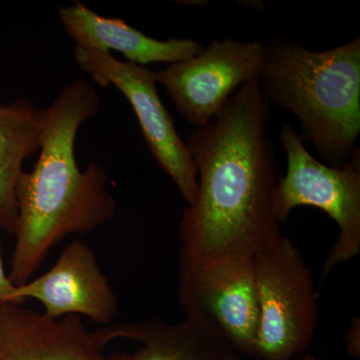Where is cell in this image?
<instances>
[{"label":"cell","instance_id":"cell-8","mask_svg":"<svg viewBox=\"0 0 360 360\" xmlns=\"http://www.w3.org/2000/svg\"><path fill=\"white\" fill-rule=\"evenodd\" d=\"M177 297L186 319L251 356L259 323L255 257L224 258L179 276Z\"/></svg>","mask_w":360,"mask_h":360},{"label":"cell","instance_id":"cell-11","mask_svg":"<svg viewBox=\"0 0 360 360\" xmlns=\"http://www.w3.org/2000/svg\"><path fill=\"white\" fill-rule=\"evenodd\" d=\"M61 25L75 46L103 52L115 51L137 65L179 63L200 53L202 45L189 39L162 41L149 37L122 20L103 18L82 2L58 11Z\"/></svg>","mask_w":360,"mask_h":360},{"label":"cell","instance_id":"cell-15","mask_svg":"<svg viewBox=\"0 0 360 360\" xmlns=\"http://www.w3.org/2000/svg\"><path fill=\"white\" fill-rule=\"evenodd\" d=\"M347 352L352 356H359V319H354L347 333Z\"/></svg>","mask_w":360,"mask_h":360},{"label":"cell","instance_id":"cell-1","mask_svg":"<svg viewBox=\"0 0 360 360\" xmlns=\"http://www.w3.org/2000/svg\"><path fill=\"white\" fill-rule=\"evenodd\" d=\"M259 78L239 87L187 148L198 193L179 224V276L229 257H255L281 238L274 212L278 176Z\"/></svg>","mask_w":360,"mask_h":360},{"label":"cell","instance_id":"cell-4","mask_svg":"<svg viewBox=\"0 0 360 360\" xmlns=\"http://www.w3.org/2000/svg\"><path fill=\"white\" fill-rule=\"evenodd\" d=\"M255 266L259 323L251 356L291 360L309 347L319 324L311 271L284 236L255 255Z\"/></svg>","mask_w":360,"mask_h":360},{"label":"cell","instance_id":"cell-12","mask_svg":"<svg viewBox=\"0 0 360 360\" xmlns=\"http://www.w3.org/2000/svg\"><path fill=\"white\" fill-rule=\"evenodd\" d=\"M92 335L103 348L117 338L143 345L134 354L115 352L110 360H225L234 352L220 336L187 319L177 323L153 317L110 324Z\"/></svg>","mask_w":360,"mask_h":360},{"label":"cell","instance_id":"cell-10","mask_svg":"<svg viewBox=\"0 0 360 360\" xmlns=\"http://www.w3.org/2000/svg\"><path fill=\"white\" fill-rule=\"evenodd\" d=\"M82 317L0 303V360H110Z\"/></svg>","mask_w":360,"mask_h":360},{"label":"cell","instance_id":"cell-16","mask_svg":"<svg viewBox=\"0 0 360 360\" xmlns=\"http://www.w3.org/2000/svg\"><path fill=\"white\" fill-rule=\"evenodd\" d=\"M225 360H241L239 359L238 355L236 354V352H232L231 354L227 355L226 359ZM302 360H317L316 357L314 356V355L312 354H305L304 356H303V359Z\"/></svg>","mask_w":360,"mask_h":360},{"label":"cell","instance_id":"cell-14","mask_svg":"<svg viewBox=\"0 0 360 360\" xmlns=\"http://www.w3.org/2000/svg\"><path fill=\"white\" fill-rule=\"evenodd\" d=\"M15 290V286L11 283L4 269V259H2L1 245H0V303L8 302L9 297Z\"/></svg>","mask_w":360,"mask_h":360},{"label":"cell","instance_id":"cell-7","mask_svg":"<svg viewBox=\"0 0 360 360\" xmlns=\"http://www.w3.org/2000/svg\"><path fill=\"white\" fill-rule=\"evenodd\" d=\"M266 44L214 39L193 58L155 72L180 115L198 127L212 122L236 89L259 78Z\"/></svg>","mask_w":360,"mask_h":360},{"label":"cell","instance_id":"cell-9","mask_svg":"<svg viewBox=\"0 0 360 360\" xmlns=\"http://www.w3.org/2000/svg\"><path fill=\"white\" fill-rule=\"evenodd\" d=\"M25 300L41 303L44 314L54 319L77 315L103 326L112 324L120 309L96 252L79 239L70 241L42 276L15 286L8 302L22 303Z\"/></svg>","mask_w":360,"mask_h":360},{"label":"cell","instance_id":"cell-5","mask_svg":"<svg viewBox=\"0 0 360 360\" xmlns=\"http://www.w3.org/2000/svg\"><path fill=\"white\" fill-rule=\"evenodd\" d=\"M281 143L288 156V170L278 179L274 198L277 221L285 222L297 206H314L335 220L340 234L322 269V278L336 265L360 251L359 148L342 167L322 163L307 150L291 125H283Z\"/></svg>","mask_w":360,"mask_h":360},{"label":"cell","instance_id":"cell-6","mask_svg":"<svg viewBox=\"0 0 360 360\" xmlns=\"http://www.w3.org/2000/svg\"><path fill=\"white\" fill-rule=\"evenodd\" d=\"M75 60L99 86H113L134 108L149 149L191 205L198 193V172L186 142L161 101L155 71L116 59L110 52L75 47Z\"/></svg>","mask_w":360,"mask_h":360},{"label":"cell","instance_id":"cell-3","mask_svg":"<svg viewBox=\"0 0 360 360\" xmlns=\"http://www.w3.org/2000/svg\"><path fill=\"white\" fill-rule=\"evenodd\" d=\"M259 84L269 105L298 118L326 165L342 167L359 148L360 37L323 51L270 40Z\"/></svg>","mask_w":360,"mask_h":360},{"label":"cell","instance_id":"cell-13","mask_svg":"<svg viewBox=\"0 0 360 360\" xmlns=\"http://www.w3.org/2000/svg\"><path fill=\"white\" fill-rule=\"evenodd\" d=\"M42 111L20 98L0 104V229L14 236L18 205L15 186L23 163L39 153Z\"/></svg>","mask_w":360,"mask_h":360},{"label":"cell","instance_id":"cell-2","mask_svg":"<svg viewBox=\"0 0 360 360\" xmlns=\"http://www.w3.org/2000/svg\"><path fill=\"white\" fill-rule=\"evenodd\" d=\"M101 105L96 87L78 79L41 110L39 160L32 172L23 170L15 186L18 220L8 274L14 286L30 281L59 241L90 233L115 214L106 170L91 163L82 172L75 160L78 129Z\"/></svg>","mask_w":360,"mask_h":360}]
</instances>
